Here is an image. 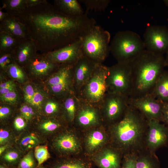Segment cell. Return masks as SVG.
I'll return each instance as SVG.
<instances>
[{
  "mask_svg": "<svg viewBox=\"0 0 168 168\" xmlns=\"http://www.w3.org/2000/svg\"><path fill=\"white\" fill-rule=\"evenodd\" d=\"M162 122L168 128V102L164 103L163 109Z\"/></svg>",
  "mask_w": 168,
  "mask_h": 168,
  "instance_id": "ee69618b",
  "label": "cell"
},
{
  "mask_svg": "<svg viewBox=\"0 0 168 168\" xmlns=\"http://www.w3.org/2000/svg\"><path fill=\"white\" fill-rule=\"evenodd\" d=\"M13 78L22 81L25 78V75L22 69L16 63H13L5 69Z\"/></svg>",
  "mask_w": 168,
  "mask_h": 168,
  "instance_id": "f546056e",
  "label": "cell"
},
{
  "mask_svg": "<svg viewBox=\"0 0 168 168\" xmlns=\"http://www.w3.org/2000/svg\"><path fill=\"white\" fill-rule=\"evenodd\" d=\"M145 48L148 51L159 55L168 52V28L162 26H150L143 35Z\"/></svg>",
  "mask_w": 168,
  "mask_h": 168,
  "instance_id": "9c48e42d",
  "label": "cell"
},
{
  "mask_svg": "<svg viewBox=\"0 0 168 168\" xmlns=\"http://www.w3.org/2000/svg\"><path fill=\"white\" fill-rule=\"evenodd\" d=\"M19 157L18 153L14 151H11L6 153L3 156L5 160L8 162H12L16 161Z\"/></svg>",
  "mask_w": 168,
  "mask_h": 168,
  "instance_id": "60d3db41",
  "label": "cell"
},
{
  "mask_svg": "<svg viewBox=\"0 0 168 168\" xmlns=\"http://www.w3.org/2000/svg\"><path fill=\"white\" fill-rule=\"evenodd\" d=\"M44 99V96L40 92L35 91L34 96L30 104L39 108L41 106Z\"/></svg>",
  "mask_w": 168,
  "mask_h": 168,
  "instance_id": "f35d334b",
  "label": "cell"
},
{
  "mask_svg": "<svg viewBox=\"0 0 168 168\" xmlns=\"http://www.w3.org/2000/svg\"><path fill=\"white\" fill-rule=\"evenodd\" d=\"M46 1L45 0H26L27 7V8L35 7L43 3Z\"/></svg>",
  "mask_w": 168,
  "mask_h": 168,
  "instance_id": "f6af8a7d",
  "label": "cell"
},
{
  "mask_svg": "<svg viewBox=\"0 0 168 168\" xmlns=\"http://www.w3.org/2000/svg\"><path fill=\"white\" fill-rule=\"evenodd\" d=\"M52 168H92V163L81 159H69L58 161Z\"/></svg>",
  "mask_w": 168,
  "mask_h": 168,
  "instance_id": "4316f807",
  "label": "cell"
},
{
  "mask_svg": "<svg viewBox=\"0 0 168 168\" xmlns=\"http://www.w3.org/2000/svg\"><path fill=\"white\" fill-rule=\"evenodd\" d=\"M128 105L138 111L148 121L162 122L164 103L150 94L137 98L128 99Z\"/></svg>",
  "mask_w": 168,
  "mask_h": 168,
  "instance_id": "30bf717a",
  "label": "cell"
},
{
  "mask_svg": "<svg viewBox=\"0 0 168 168\" xmlns=\"http://www.w3.org/2000/svg\"><path fill=\"white\" fill-rule=\"evenodd\" d=\"M128 98L119 94L107 92L99 107L102 120L112 124L120 119L129 105Z\"/></svg>",
  "mask_w": 168,
  "mask_h": 168,
  "instance_id": "ba28073f",
  "label": "cell"
},
{
  "mask_svg": "<svg viewBox=\"0 0 168 168\" xmlns=\"http://www.w3.org/2000/svg\"><path fill=\"white\" fill-rule=\"evenodd\" d=\"M15 85L14 84L8 87L0 89V95H4L15 90Z\"/></svg>",
  "mask_w": 168,
  "mask_h": 168,
  "instance_id": "7dc6e473",
  "label": "cell"
},
{
  "mask_svg": "<svg viewBox=\"0 0 168 168\" xmlns=\"http://www.w3.org/2000/svg\"><path fill=\"white\" fill-rule=\"evenodd\" d=\"M74 121L79 125L85 127L99 124L102 121L99 108L80 100Z\"/></svg>",
  "mask_w": 168,
  "mask_h": 168,
  "instance_id": "5bb4252c",
  "label": "cell"
},
{
  "mask_svg": "<svg viewBox=\"0 0 168 168\" xmlns=\"http://www.w3.org/2000/svg\"><path fill=\"white\" fill-rule=\"evenodd\" d=\"M27 63L28 68L31 72L36 75L47 74L60 65L53 63L43 56L39 57L36 53Z\"/></svg>",
  "mask_w": 168,
  "mask_h": 168,
  "instance_id": "ac0fdd59",
  "label": "cell"
},
{
  "mask_svg": "<svg viewBox=\"0 0 168 168\" xmlns=\"http://www.w3.org/2000/svg\"><path fill=\"white\" fill-rule=\"evenodd\" d=\"M61 125L59 122L55 120H48L41 123L40 125V130L45 133L53 132L58 129Z\"/></svg>",
  "mask_w": 168,
  "mask_h": 168,
  "instance_id": "1f68e13d",
  "label": "cell"
},
{
  "mask_svg": "<svg viewBox=\"0 0 168 168\" xmlns=\"http://www.w3.org/2000/svg\"><path fill=\"white\" fill-rule=\"evenodd\" d=\"M13 84L14 83L12 81H8L2 83L0 84V89L8 87Z\"/></svg>",
  "mask_w": 168,
  "mask_h": 168,
  "instance_id": "681fc988",
  "label": "cell"
},
{
  "mask_svg": "<svg viewBox=\"0 0 168 168\" xmlns=\"http://www.w3.org/2000/svg\"><path fill=\"white\" fill-rule=\"evenodd\" d=\"M163 2L168 7V0H164Z\"/></svg>",
  "mask_w": 168,
  "mask_h": 168,
  "instance_id": "f5cc1de1",
  "label": "cell"
},
{
  "mask_svg": "<svg viewBox=\"0 0 168 168\" xmlns=\"http://www.w3.org/2000/svg\"><path fill=\"white\" fill-rule=\"evenodd\" d=\"M82 38L83 55L96 64H102L110 52L109 32L96 24L86 31Z\"/></svg>",
  "mask_w": 168,
  "mask_h": 168,
  "instance_id": "277c9868",
  "label": "cell"
},
{
  "mask_svg": "<svg viewBox=\"0 0 168 168\" xmlns=\"http://www.w3.org/2000/svg\"><path fill=\"white\" fill-rule=\"evenodd\" d=\"M110 52L117 62L129 63L145 50L143 40L130 30L117 32L110 44Z\"/></svg>",
  "mask_w": 168,
  "mask_h": 168,
  "instance_id": "5b68a950",
  "label": "cell"
},
{
  "mask_svg": "<svg viewBox=\"0 0 168 168\" xmlns=\"http://www.w3.org/2000/svg\"><path fill=\"white\" fill-rule=\"evenodd\" d=\"M60 103L55 101H50L45 105L44 110L47 114H51L57 113L60 109Z\"/></svg>",
  "mask_w": 168,
  "mask_h": 168,
  "instance_id": "e575fe53",
  "label": "cell"
},
{
  "mask_svg": "<svg viewBox=\"0 0 168 168\" xmlns=\"http://www.w3.org/2000/svg\"><path fill=\"white\" fill-rule=\"evenodd\" d=\"M166 55L165 58V62L166 67H168V52L166 54Z\"/></svg>",
  "mask_w": 168,
  "mask_h": 168,
  "instance_id": "816d5d0a",
  "label": "cell"
},
{
  "mask_svg": "<svg viewBox=\"0 0 168 168\" xmlns=\"http://www.w3.org/2000/svg\"><path fill=\"white\" fill-rule=\"evenodd\" d=\"M9 14L6 12H5L2 11V9L0 7V22L2 21L4 19L8 16Z\"/></svg>",
  "mask_w": 168,
  "mask_h": 168,
  "instance_id": "c3c4849f",
  "label": "cell"
},
{
  "mask_svg": "<svg viewBox=\"0 0 168 168\" xmlns=\"http://www.w3.org/2000/svg\"><path fill=\"white\" fill-rule=\"evenodd\" d=\"M24 96L26 101L30 104L34 95L35 91L30 85H26L24 89Z\"/></svg>",
  "mask_w": 168,
  "mask_h": 168,
  "instance_id": "ab89813d",
  "label": "cell"
},
{
  "mask_svg": "<svg viewBox=\"0 0 168 168\" xmlns=\"http://www.w3.org/2000/svg\"><path fill=\"white\" fill-rule=\"evenodd\" d=\"M137 152H133L124 155L120 168H136Z\"/></svg>",
  "mask_w": 168,
  "mask_h": 168,
  "instance_id": "4dcf8cb0",
  "label": "cell"
},
{
  "mask_svg": "<svg viewBox=\"0 0 168 168\" xmlns=\"http://www.w3.org/2000/svg\"><path fill=\"white\" fill-rule=\"evenodd\" d=\"M0 31L7 33L21 41L30 39L25 25L16 16L9 15L0 22Z\"/></svg>",
  "mask_w": 168,
  "mask_h": 168,
  "instance_id": "9a60e30c",
  "label": "cell"
},
{
  "mask_svg": "<svg viewBox=\"0 0 168 168\" xmlns=\"http://www.w3.org/2000/svg\"><path fill=\"white\" fill-rule=\"evenodd\" d=\"M115 149H104L94 156L93 161L99 168H120L121 156L119 151Z\"/></svg>",
  "mask_w": 168,
  "mask_h": 168,
  "instance_id": "2e32d148",
  "label": "cell"
},
{
  "mask_svg": "<svg viewBox=\"0 0 168 168\" xmlns=\"http://www.w3.org/2000/svg\"><path fill=\"white\" fill-rule=\"evenodd\" d=\"M155 120L148 121L143 148L155 154L158 149L168 145V128Z\"/></svg>",
  "mask_w": 168,
  "mask_h": 168,
  "instance_id": "8fae6325",
  "label": "cell"
},
{
  "mask_svg": "<svg viewBox=\"0 0 168 168\" xmlns=\"http://www.w3.org/2000/svg\"><path fill=\"white\" fill-rule=\"evenodd\" d=\"M21 42L10 35L0 31L1 53L13 52Z\"/></svg>",
  "mask_w": 168,
  "mask_h": 168,
  "instance_id": "484cf974",
  "label": "cell"
},
{
  "mask_svg": "<svg viewBox=\"0 0 168 168\" xmlns=\"http://www.w3.org/2000/svg\"><path fill=\"white\" fill-rule=\"evenodd\" d=\"M10 112V109L7 107H1L0 108V118H5L9 115Z\"/></svg>",
  "mask_w": 168,
  "mask_h": 168,
  "instance_id": "bcb514c9",
  "label": "cell"
},
{
  "mask_svg": "<svg viewBox=\"0 0 168 168\" xmlns=\"http://www.w3.org/2000/svg\"><path fill=\"white\" fill-rule=\"evenodd\" d=\"M53 145L56 150L65 154L76 153L80 147L78 139L74 134L70 133L59 135L54 140Z\"/></svg>",
  "mask_w": 168,
  "mask_h": 168,
  "instance_id": "e0dca14e",
  "label": "cell"
},
{
  "mask_svg": "<svg viewBox=\"0 0 168 168\" xmlns=\"http://www.w3.org/2000/svg\"><path fill=\"white\" fill-rule=\"evenodd\" d=\"M150 94L164 103L168 102V70H164Z\"/></svg>",
  "mask_w": 168,
  "mask_h": 168,
  "instance_id": "603a6c76",
  "label": "cell"
},
{
  "mask_svg": "<svg viewBox=\"0 0 168 168\" xmlns=\"http://www.w3.org/2000/svg\"><path fill=\"white\" fill-rule=\"evenodd\" d=\"M20 111L22 117L27 120H30L34 114L32 108L27 105H22Z\"/></svg>",
  "mask_w": 168,
  "mask_h": 168,
  "instance_id": "8d00e7d4",
  "label": "cell"
},
{
  "mask_svg": "<svg viewBox=\"0 0 168 168\" xmlns=\"http://www.w3.org/2000/svg\"><path fill=\"white\" fill-rule=\"evenodd\" d=\"M136 168H160V163L156 154L143 148L137 153Z\"/></svg>",
  "mask_w": 168,
  "mask_h": 168,
  "instance_id": "44dd1931",
  "label": "cell"
},
{
  "mask_svg": "<svg viewBox=\"0 0 168 168\" xmlns=\"http://www.w3.org/2000/svg\"><path fill=\"white\" fill-rule=\"evenodd\" d=\"M7 145H3L0 147V155L5 150L7 147Z\"/></svg>",
  "mask_w": 168,
  "mask_h": 168,
  "instance_id": "f907efd6",
  "label": "cell"
},
{
  "mask_svg": "<svg viewBox=\"0 0 168 168\" xmlns=\"http://www.w3.org/2000/svg\"><path fill=\"white\" fill-rule=\"evenodd\" d=\"M25 25L37 51L44 53L67 46L82 37L96 24L85 12L79 16L67 15L47 1L35 7H27L16 16Z\"/></svg>",
  "mask_w": 168,
  "mask_h": 168,
  "instance_id": "6da1fadb",
  "label": "cell"
},
{
  "mask_svg": "<svg viewBox=\"0 0 168 168\" xmlns=\"http://www.w3.org/2000/svg\"><path fill=\"white\" fill-rule=\"evenodd\" d=\"M80 103V100L74 93L67 96L63 101V106L68 120L74 121Z\"/></svg>",
  "mask_w": 168,
  "mask_h": 168,
  "instance_id": "cb8c5ba5",
  "label": "cell"
},
{
  "mask_svg": "<svg viewBox=\"0 0 168 168\" xmlns=\"http://www.w3.org/2000/svg\"><path fill=\"white\" fill-rule=\"evenodd\" d=\"M14 124L15 128L18 130L23 129L26 126V123L23 118L20 116L16 118Z\"/></svg>",
  "mask_w": 168,
  "mask_h": 168,
  "instance_id": "b9f144b4",
  "label": "cell"
},
{
  "mask_svg": "<svg viewBox=\"0 0 168 168\" xmlns=\"http://www.w3.org/2000/svg\"><path fill=\"white\" fill-rule=\"evenodd\" d=\"M97 64L83 55L74 64L73 89L77 95L82 86L91 76Z\"/></svg>",
  "mask_w": 168,
  "mask_h": 168,
  "instance_id": "4fadbf2b",
  "label": "cell"
},
{
  "mask_svg": "<svg viewBox=\"0 0 168 168\" xmlns=\"http://www.w3.org/2000/svg\"><path fill=\"white\" fill-rule=\"evenodd\" d=\"M82 38L59 49L44 53L43 56L59 65H74L83 55Z\"/></svg>",
  "mask_w": 168,
  "mask_h": 168,
  "instance_id": "7c38bea8",
  "label": "cell"
},
{
  "mask_svg": "<svg viewBox=\"0 0 168 168\" xmlns=\"http://www.w3.org/2000/svg\"><path fill=\"white\" fill-rule=\"evenodd\" d=\"M39 140L36 135L31 133L24 137L21 140V144L23 147L30 149L36 146Z\"/></svg>",
  "mask_w": 168,
  "mask_h": 168,
  "instance_id": "d6a6232c",
  "label": "cell"
},
{
  "mask_svg": "<svg viewBox=\"0 0 168 168\" xmlns=\"http://www.w3.org/2000/svg\"><path fill=\"white\" fill-rule=\"evenodd\" d=\"M35 166V161L32 152H28L21 161L19 168H34Z\"/></svg>",
  "mask_w": 168,
  "mask_h": 168,
  "instance_id": "836d02e7",
  "label": "cell"
},
{
  "mask_svg": "<svg viewBox=\"0 0 168 168\" xmlns=\"http://www.w3.org/2000/svg\"><path fill=\"white\" fill-rule=\"evenodd\" d=\"M108 69L102 64H97L77 95L81 100L99 108L107 92L106 79Z\"/></svg>",
  "mask_w": 168,
  "mask_h": 168,
  "instance_id": "8992f818",
  "label": "cell"
},
{
  "mask_svg": "<svg viewBox=\"0 0 168 168\" xmlns=\"http://www.w3.org/2000/svg\"><path fill=\"white\" fill-rule=\"evenodd\" d=\"M0 168H6L2 166H1L0 167Z\"/></svg>",
  "mask_w": 168,
  "mask_h": 168,
  "instance_id": "db71d44e",
  "label": "cell"
},
{
  "mask_svg": "<svg viewBox=\"0 0 168 168\" xmlns=\"http://www.w3.org/2000/svg\"><path fill=\"white\" fill-rule=\"evenodd\" d=\"M34 155L37 162V167L47 160L50 157L47 147L45 145H40L35 147Z\"/></svg>",
  "mask_w": 168,
  "mask_h": 168,
  "instance_id": "f1b7e54d",
  "label": "cell"
},
{
  "mask_svg": "<svg viewBox=\"0 0 168 168\" xmlns=\"http://www.w3.org/2000/svg\"><path fill=\"white\" fill-rule=\"evenodd\" d=\"M39 168H44L42 167H40Z\"/></svg>",
  "mask_w": 168,
  "mask_h": 168,
  "instance_id": "11a10c76",
  "label": "cell"
},
{
  "mask_svg": "<svg viewBox=\"0 0 168 168\" xmlns=\"http://www.w3.org/2000/svg\"><path fill=\"white\" fill-rule=\"evenodd\" d=\"M84 4L86 9V12L88 11L102 12L104 11L109 4V0H80Z\"/></svg>",
  "mask_w": 168,
  "mask_h": 168,
  "instance_id": "83f0119b",
  "label": "cell"
},
{
  "mask_svg": "<svg viewBox=\"0 0 168 168\" xmlns=\"http://www.w3.org/2000/svg\"><path fill=\"white\" fill-rule=\"evenodd\" d=\"M54 5L64 14L72 16H79L85 13L77 0H56Z\"/></svg>",
  "mask_w": 168,
  "mask_h": 168,
  "instance_id": "ffe728a7",
  "label": "cell"
},
{
  "mask_svg": "<svg viewBox=\"0 0 168 168\" xmlns=\"http://www.w3.org/2000/svg\"><path fill=\"white\" fill-rule=\"evenodd\" d=\"M2 55L0 58V66L2 69H5L7 67L12 64V58L13 52L1 53Z\"/></svg>",
  "mask_w": 168,
  "mask_h": 168,
  "instance_id": "d590c367",
  "label": "cell"
},
{
  "mask_svg": "<svg viewBox=\"0 0 168 168\" xmlns=\"http://www.w3.org/2000/svg\"><path fill=\"white\" fill-rule=\"evenodd\" d=\"M147 127L148 120L129 105L122 118L111 125L113 140L119 151L125 154L142 149Z\"/></svg>",
  "mask_w": 168,
  "mask_h": 168,
  "instance_id": "7a4b0ae2",
  "label": "cell"
},
{
  "mask_svg": "<svg viewBox=\"0 0 168 168\" xmlns=\"http://www.w3.org/2000/svg\"><path fill=\"white\" fill-rule=\"evenodd\" d=\"M132 88L129 98L150 94L166 67L165 57L144 50L129 63Z\"/></svg>",
  "mask_w": 168,
  "mask_h": 168,
  "instance_id": "3957f363",
  "label": "cell"
},
{
  "mask_svg": "<svg viewBox=\"0 0 168 168\" xmlns=\"http://www.w3.org/2000/svg\"><path fill=\"white\" fill-rule=\"evenodd\" d=\"M17 98V95L15 91L0 95V99L2 101L9 103H14L16 101Z\"/></svg>",
  "mask_w": 168,
  "mask_h": 168,
  "instance_id": "74e56055",
  "label": "cell"
},
{
  "mask_svg": "<svg viewBox=\"0 0 168 168\" xmlns=\"http://www.w3.org/2000/svg\"><path fill=\"white\" fill-rule=\"evenodd\" d=\"M106 134L99 130H95L89 132L85 138V145L90 152L95 151L102 146L107 140Z\"/></svg>",
  "mask_w": 168,
  "mask_h": 168,
  "instance_id": "7402d4cb",
  "label": "cell"
},
{
  "mask_svg": "<svg viewBox=\"0 0 168 168\" xmlns=\"http://www.w3.org/2000/svg\"><path fill=\"white\" fill-rule=\"evenodd\" d=\"M37 50L34 42L28 39L21 41L13 52L18 62L27 63L36 53Z\"/></svg>",
  "mask_w": 168,
  "mask_h": 168,
  "instance_id": "d6986e66",
  "label": "cell"
},
{
  "mask_svg": "<svg viewBox=\"0 0 168 168\" xmlns=\"http://www.w3.org/2000/svg\"><path fill=\"white\" fill-rule=\"evenodd\" d=\"M106 82L107 92L119 94L129 98L132 82L129 63L117 62L108 67Z\"/></svg>",
  "mask_w": 168,
  "mask_h": 168,
  "instance_id": "52a82bcc",
  "label": "cell"
},
{
  "mask_svg": "<svg viewBox=\"0 0 168 168\" xmlns=\"http://www.w3.org/2000/svg\"><path fill=\"white\" fill-rule=\"evenodd\" d=\"M9 133L8 131L4 129H1L0 130V144L3 145L7 142L9 139Z\"/></svg>",
  "mask_w": 168,
  "mask_h": 168,
  "instance_id": "7bdbcfd3",
  "label": "cell"
},
{
  "mask_svg": "<svg viewBox=\"0 0 168 168\" xmlns=\"http://www.w3.org/2000/svg\"><path fill=\"white\" fill-rule=\"evenodd\" d=\"M2 9H5L9 15L18 16L27 8L26 0H4L2 1Z\"/></svg>",
  "mask_w": 168,
  "mask_h": 168,
  "instance_id": "d4e9b609",
  "label": "cell"
}]
</instances>
